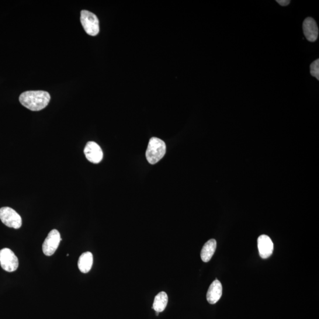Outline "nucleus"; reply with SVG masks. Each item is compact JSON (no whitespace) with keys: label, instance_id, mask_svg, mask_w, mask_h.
<instances>
[{"label":"nucleus","instance_id":"obj_10","mask_svg":"<svg viewBox=\"0 0 319 319\" xmlns=\"http://www.w3.org/2000/svg\"><path fill=\"white\" fill-rule=\"evenodd\" d=\"M223 294V286L219 280H216L210 284L208 289L206 299L208 302L214 304L221 299Z\"/></svg>","mask_w":319,"mask_h":319},{"label":"nucleus","instance_id":"obj_13","mask_svg":"<svg viewBox=\"0 0 319 319\" xmlns=\"http://www.w3.org/2000/svg\"><path fill=\"white\" fill-rule=\"evenodd\" d=\"M168 303V296L164 291L159 293L157 296L154 298L153 305H152V308L155 312L164 311L165 310L166 306H167Z\"/></svg>","mask_w":319,"mask_h":319},{"label":"nucleus","instance_id":"obj_11","mask_svg":"<svg viewBox=\"0 0 319 319\" xmlns=\"http://www.w3.org/2000/svg\"><path fill=\"white\" fill-rule=\"evenodd\" d=\"M217 241L216 239H211L206 242L201 251V259L204 262H209L212 257L217 248Z\"/></svg>","mask_w":319,"mask_h":319},{"label":"nucleus","instance_id":"obj_3","mask_svg":"<svg viewBox=\"0 0 319 319\" xmlns=\"http://www.w3.org/2000/svg\"><path fill=\"white\" fill-rule=\"evenodd\" d=\"M81 22L86 33L90 36H95L99 32L98 17L87 10H82L81 13Z\"/></svg>","mask_w":319,"mask_h":319},{"label":"nucleus","instance_id":"obj_8","mask_svg":"<svg viewBox=\"0 0 319 319\" xmlns=\"http://www.w3.org/2000/svg\"><path fill=\"white\" fill-rule=\"evenodd\" d=\"M303 30L305 37L310 42L316 41L318 36V29L315 21L311 17H307L303 24Z\"/></svg>","mask_w":319,"mask_h":319},{"label":"nucleus","instance_id":"obj_15","mask_svg":"<svg viewBox=\"0 0 319 319\" xmlns=\"http://www.w3.org/2000/svg\"><path fill=\"white\" fill-rule=\"evenodd\" d=\"M276 2L282 6H287L290 3L289 0H277Z\"/></svg>","mask_w":319,"mask_h":319},{"label":"nucleus","instance_id":"obj_9","mask_svg":"<svg viewBox=\"0 0 319 319\" xmlns=\"http://www.w3.org/2000/svg\"><path fill=\"white\" fill-rule=\"evenodd\" d=\"M258 248L259 255L262 258L270 257L272 255L274 249L271 238L266 235L259 236L258 238Z\"/></svg>","mask_w":319,"mask_h":319},{"label":"nucleus","instance_id":"obj_1","mask_svg":"<svg viewBox=\"0 0 319 319\" xmlns=\"http://www.w3.org/2000/svg\"><path fill=\"white\" fill-rule=\"evenodd\" d=\"M50 100L49 93L43 91L24 92L19 97L21 104L33 112H39L46 108Z\"/></svg>","mask_w":319,"mask_h":319},{"label":"nucleus","instance_id":"obj_16","mask_svg":"<svg viewBox=\"0 0 319 319\" xmlns=\"http://www.w3.org/2000/svg\"><path fill=\"white\" fill-rule=\"evenodd\" d=\"M158 312H156V315H158Z\"/></svg>","mask_w":319,"mask_h":319},{"label":"nucleus","instance_id":"obj_4","mask_svg":"<svg viewBox=\"0 0 319 319\" xmlns=\"http://www.w3.org/2000/svg\"><path fill=\"white\" fill-rule=\"evenodd\" d=\"M0 220L7 227L19 229L22 225V220L16 211L9 207L0 209Z\"/></svg>","mask_w":319,"mask_h":319},{"label":"nucleus","instance_id":"obj_12","mask_svg":"<svg viewBox=\"0 0 319 319\" xmlns=\"http://www.w3.org/2000/svg\"><path fill=\"white\" fill-rule=\"evenodd\" d=\"M93 255L91 252H86L80 256L78 260V268L82 273H88L93 265Z\"/></svg>","mask_w":319,"mask_h":319},{"label":"nucleus","instance_id":"obj_6","mask_svg":"<svg viewBox=\"0 0 319 319\" xmlns=\"http://www.w3.org/2000/svg\"><path fill=\"white\" fill-rule=\"evenodd\" d=\"M62 238L60 232L57 230H51L43 242L42 249L44 255L51 256L57 250Z\"/></svg>","mask_w":319,"mask_h":319},{"label":"nucleus","instance_id":"obj_7","mask_svg":"<svg viewBox=\"0 0 319 319\" xmlns=\"http://www.w3.org/2000/svg\"><path fill=\"white\" fill-rule=\"evenodd\" d=\"M84 153L88 161L92 164H98L102 161L103 152L101 148L95 142L89 141L86 144Z\"/></svg>","mask_w":319,"mask_h":319},{"label":"nucleus","instance_id":"obj_17","mask_svg":"<svg viewBox=\"0 0 319 319\" xmlns=\"http://www.w3.org/2000/svg\"><path fill=\"white\" fill-rule=\"evenodd\" d=\"M69 255V254H68L67 255V256H68Z\"/></svg>","mask_w":319,"mask_h":319},{"label":"nucleus","instance_id":"obj_14","mask_svg":"<svg viewBox=\"0 0 319 319\" xmlns=\"http://www.w3.org/2000/svg\"><path fill=\"white\" fill-rule=\"evenodd\" d=\"M310 74L316 78L318 81L319 80V60L314 61L313 63L310 65Z\"/></svg>","mask_w":319,"mask_h":319},{"label":"nucleus","instance_id":"obj_2","mask_svg":"<svg viewBox=\"0 0 319 319\" xmlns=\"http://www.w3.org/2000/svg\"><path fill=\"white\" fill-rule=\"evenodd\" d=\"M166 151V145L164 141L160 138L152 137L149 141L146 151V158L149 164L155 165L164 157Z\"/></svg>","mask_w":319,"mask_h":319},{"label":"nucleus","instance_id":"obj_5","mask_svg":"<svg viewBox=\"0 0 319 319\" xmlns=\"http://www.w3.org/2000/svg\"><path fill=\"white\" fill-rule=\"evenodd\" d=\"M0 265L5 271L14 272L19 268V259L11 249H2L0 250Z\"/></svg>","mask_w":319,"mask_h":319}]
</instances>
